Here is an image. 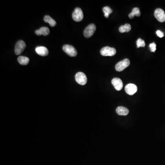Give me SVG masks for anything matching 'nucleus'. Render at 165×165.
<instances>
[{
    "mask_svg": "<svg viewBox=\"0 0 165 165\" xmlns=\"http://www.w3.org/2000/svg\"><path fill=\"white\" fill-rule=\"evenodd\" d=\"M100 53L103 56H112L116 55L117 53V51L114 48L106 46L101 49Z\"/></svg>",
    "mask_w": 165,
    "mask_h": 165,
    "instance_id": "1",
    "label": "nucleus"
},
{
    "mask_svg": "<svg viewBox=\"0 0 165 165\" xmlns=\"http://www.w3.org/2000/svg\"><path fill=\"white\" fill-rule=\"evenodd\" d=\"M129 60L126 58L118 62L115 66V69L118 72H122L130 65Z\"/></svg>",
    "mask_w": 165,
    "mask_h": 165,
    "instance_id": "2",
    "label": "nucleus"
},
{
    "mask_svg": "<svg viewBox=\"0 0 165 165\" xmlns=\"http://www.w3.org/2000/svg\"><path fill=\"white\" fill-rule=\"evenodd\" d=\"M63 50L66 54L71 57H74L77 56V50L72 45H65L63 46Z\"/></svg>",
    "mask_w": 165,
    "mask_h": 165,
    "instance_id": "3",
    "label": "nucleus"
},
{
    "mask_svg": "<svg viewBox=\"0 0 165 165\" xmlns=\"http://www.w3.org/2000/svg\"><path fill=\"white\" fill-rule=\"evenodd\" d=\"M72 17L76 22L81 21L84 18V14L82 9L79 8H76L72 14Z\"/></svg>",
    "mask_w": 165,
    "mask_h": 165,
    "instance_id": "4",
    "label": "nucleus"
},
{
    "mask_svg": "<svg viewBox=\"0 0 165 165\" xmlns=\"http://www.w3.org/2000/svg\"><path fill=\"white\" fill-rule=\"evenodd\" d=\"M75 78L76 81L81 85H84L87 83V77L84 73L78 72L75 75Z\"/></svg>",
    "mask_w": 165,
    "mask_h": 165,
    "instance_id": "5",
    "label": "nucleus"
},
{
    "mask_svg": "<svg viewBox=\"0 0 165 165\" xmlns=\"http://www.w3.org/2000/svg\"><path fill=\"white\" fill-rule=\"evenodd\" d=\"M96 30V26L94 24H90L85 29L84 35L87 38L91 37Z\"/></svg>",
    "mask_w": 165,
    "mask_h": 165,
    "instance_id": "6",
    "label": "nucleus"
},
{
    "mask_svg": "<svg viewBox=\"0 0 165 165\" xmlns=\"http://www.w3.org/2000/svg\"><path fill=\"white\" fill-rule=\"evenodd\" d=\"M154 16L156 19L160 22H165V13L164 10L161 8H157L155 9L154 12Z\"/></svg>",
    "mask_w": 165,
    "mask_h": 165,
    "instance_id": "7",
    "label": "nucleus"
},
{
    "mask_svg": "<svg viewBox=\"0 0 165 165\" xmlns=\"http://www.w3.org/2000/svg\"><path fill=\"white\" fill-rule=\"evenodd\" d=\"M26 47V44L23 41H19L16 44L15 47V53L16 55H19L22 53Z\"/></svg>",
    "mask_w": 165,
    "mask_h": 165,
    "instance_id": "8",
    "label": "nucleus"
},
{
    "mask_svg": "<svg viewBox=\"0 0 165 165\" xmlns=\"http://www.w3.org/2000/svg\"><path fill=\"white\" fill-rule=\"evenodd\" d=\"M138 88L135 85L133 84H129L125 87V90L128 95L132 96L137 91Z\"/></svg>",
    "mask_w": 165,
    "mask_h": 165,
    "instance_id": "9",
    "label": "nucleus"
},
{
    "mask_svg": "<svg viewBox=\"0 0 165 165\" xmlns=\"http://www.w3.org/2000/svg\"><path fill=\"white\" fill-rule=\"evenodd\" d=\"M111 84L113 85L115 89L118 91H120L123 87V82L120 78H115L111 80Z\"/></svg>",
    "mask_w": 165,
    "mask_h": 165,
    "instance_id": "10",
    "label": "nucleus"
},
{
    "mask_svg": "<svg viewBox=\"0 0 165 165\" xmlns=\"http://www.w3.org/2000/svg\"><path fill=\"white\" fill-rule=\"evenodd\" d=\"M36 52L41 56H46L49 53L48 50L44 46H38L35 49Z\"/></svg>",
    "mask_w": 165,
    "mask_h": 165,
    "instance_id": "11",
    "label": "nucleus"
},
{
    "mask_svg": "<svg viewBox=\"0 0 165 165\" xmlns=\"http://www.w3.org/2000/svg\"><path fill=\"white\" fill-rule=\"evenodd\" d=\"M35 34L37 35H43L46 36L50 34V30L48 28L46 27H43L40 28L39 30L35 31Z\"/></svg>",
    "mask_w": 165,
    "mask_h": 165,
    "instance_id": "12",
    "label": "nucleus"
},
{
    "mask_svg": "<svg viewBox=\"0 0 165 165\" xmlns=\"http://www.w3.org/2000/svg\"><path fill=\"white\" fill-rule=\"evenodd\" d=\"M116 112L120 116H126L129 114V110L125 107H118L116 109Z\"/></svg>",
    "mask_w": 165,
    "mask_h": 165,
    "instance_id": "13",
    "label": "nucleus"
},
{
    "mask_svg": "<svg viewBox=\"0 0 165 165\" xmlns=\"http://www.w3.org/2000/svg\"><path fill=\"white\" fill-rule=\"evenodd\" d=\"M140 15H141V12H140L139 8H135L133 9L132 12L129 15V16L130 19H132L134 18V16H140Z\"/></svg>",
    "mask_w": 165,
    "mask_h": 165,
    "instance_id": "14",
    "label": "nucleus"
},
{
    "mask_svg": "<svg viewBox=\"0 0 165 165\" xmlns=\"http://www.w3.org/2000/svg\"><path fill=\"white\" fill-rule=\"evenodd\" d=\"M44 20L45 23H49L51 27H54L56 25V22L53 19H52L50 16H45L44 18Z\"/></svg>",
    "mask_w": 165,
    "mask_h": 165,
    "instance_id": "15",
    "label": "nucleus"
},
{
    "mask_svg": "<svg viewBox=\"0 0 165 165\" xmlns=\"http://www.w3.org/2000/svg\"><path fill=\"white\" fill-rule=\"evenodd\" d=\"M131 30V26L129 23H126L124 25H122L119 27V30L120 33L129 32Z\"/></svg>",
    "mask_w": 165,
    "mask_h": 165,
    "instance_id": "16",
    "label": "nucleus"
},
{
    "mask_svg": "<svg viewBox=\"0 0 165 165\" xmlns=\"http://www.w3.org/2000/svg\"><path fill=\"white\" fill-rule=\"evenodd\" d=\"M18 60L21 65H27L29 63L30 59L26 56H20L18 57Z\"/></svg>",
    "mask_w": 165,
    "mask_h": 165,
    "instance_id": "17",
    "label": "nucleus"
},
{
    "mask_svg": "<svg viewBox=\"0 0 165 165\" xmlns=\"http://www.w3.org/2000/svg\"><path fill=\"white\" fill-rule=\"evenodd\" d=\"M102 11L104 13V16L106 18H109V15L111 14L113 12L112 9L108 6H106L103 8Z\"/></svg>",
    "mask_w": 165,
    "mask_h": 165,
    "instance_id": "18",
    "label": "nucleus"
},
{
    "mask_svg": "<svg viewBox=\"0 0 165 165\" xmlns=\"http://www.w3.org/2000/svg\"><path fill=\"white\" fill-rule=\"evenodd\" d=\"M137 47L140 48V47H144L145 45V41L144 40H142L141 38H139L136 41Z\"/></svg>",
    "mask_w": 165,
    "mask_h": 165,
    "instance_id": "19",
    "label": "nucleus"
},
{
    "mask_svg": "<svg viewBox=\"0 0 165 165\" xmlns=\"http://www.w3.org/2000/svg\"><path fill=\"white\" fill-rule=\"evenodd\" d=\"M156 44L155 43L153 42V43H151V44L150 45V47L151 48V52H155L156 50Z\"/></svg>",
    "mask_w": 165,
    "mask_h": 165,
    "instance_id": "20",
    "label": "nucleus"
},
{
    "mask_svg": "<svg viewBox=\"0 0 165 165\" xmlns=\"http://www.w3.org/2000/svg\"><path fill=\"white\" fill-rule=\"evenodd\" d=\"M156 34L160 38H162L164 36V33L160 30H157L156 31Z\"/></svg>",
    "mask_w": 165,
    "mask_h": 165,
    "instance_id": "21",
    "label": "nucleus"
}]
</instances>
